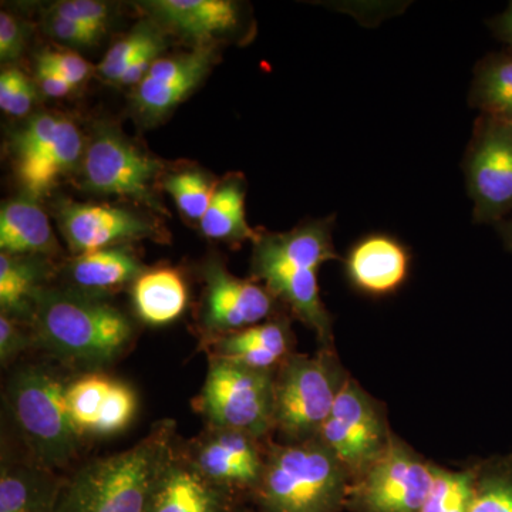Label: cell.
Instances as JSON below:
<instances>
[{
  "instance_id": "1",
  "label": "cell",
  "mask_w": 512,
  "mask_h": 512,
  "mask_svg": "<svg viewBox=\"0 0 512 512\" xmlns=\"http://www.w3.org/2000/svg\"><path fill=\"white\" fill-rule=\"evenodd\" d=\"M175 450L174 421H160L136 446L79 468L62 483L55 512H147Z\"/></svg>"
},
{
  "instance_id": "2",
  "label": "cell",
  "mask_w": 512,
  "mask_h": 512,
  "mask_svg": "<svg viewBox=\"0 0 512 512\" xmlns=\"http://www.w3.org/2000/svg\"><path fill=\"white\" fill-rule=\"evenodd\" d=\"M332 220L308 222L282 234L259 235L254 241L252 275L274 298L291 306L320 342H332V325L320 299V266L335 259Z\"/></svg>"
},
{
  "instance_id": "3",
  "label": "cell",
  "mask_w": 512,
  "mask_h": 512,
  "mask_svg": "<svg viewBox=\"0 0 512 512\" xmlns=\"http://www.w3.org/2000/svg\"><path fill=\"white\" fill-rule=\"evenodd\" d=\"M29 320L33 342L64 362L107 365L134 338L133 323L120 309L84 293L45 288Z\"/></svg>"
},
{
  "instance_id": "4",
  "label": "cell",
  "mask_w": 512,
  "mask_h": 512,
  "mask_svg": "<svg viewBox=\"0 0 512 512\" xmlns=\"http://www.w3.org/2000/svg\"><path fill=\"white\" fill-rule=\"evenodd\" d=\"M348 470L316 439L276 444L252 491L259 512H339L346 507Z\"/></svg>"
},
{
  "instance_id": "5",
  "label": "cell",
  "mask_w": 512,
  "mask_h": 512,
  "mask_svg": "<svg viewBox=\"0 0 512 512\" xmlns=\"http://www.w3.org/2000/svg\"><path fill=\"white\" fill-rule=\"evenodd\" d=\"M69 382L46 366L20 367L8 386L10 412L36 464L46 470L67 466L84 437L67 409Z\"/></svg>"
},
{
  "instance_id": "6",
  "label": "cell",
  "mask_w": 512,
  "mask_h": 512,
  "mask_svg": "<svg viewBox=\"0 0 512 512\" xmlns=\"http://www.w3.org/2000/svg\"><path fill=\"white\" fill-rule=\"evenodd\" d=\"M346 379L326 349L316 356H289L282 363L275 373L274 429L286 443L319 436Z\"/></svg>"
},
{
  "instance_id": "7",
  "label": "cell",
  "mask_w": 512,
  "mask_h": 512,
  "mask_svg": "<svg viewBox=\"0 0 512 512\" xmlns=\"http://www.w3.org/2000/svg\"><path fill=\"white\" fill-rule=\"evenodd\" d=\"M275 373L211 357L198 409L210 429L261 439L274 429Z\"/></svg>"
},
{
  "instance_id": "8",
  "label": "cell",
  "mask_w": 512,
  "mask_h": 512,
  "mask_svg": "<svg viewBox=\"0 0 512 512\" xmlns=\"http://www.w3.org/2000/svg\"><path fill=\"white\" fill-rule=\"evenodd\" d=\"M84 141L79 127L63 114H36L13 136L16 177L28 197L49 194L80 163Z\"/></svg>"
},
{
  "instance_id": "9",
  "label": "cell",
  "mask_w": 512,
  "mask_h": 512,
  "mask_svg": "<svg viewBox=\"0 0 512 512\" xmlns=\"http://www.w3.org/2000/svg\"><path fill=\"white\" fill-rule=\"evenodd\" d=\"M318 439L338 457L353 481L383 456L392 441L379 406L349 377Z\"/></svg>"
},
{
  "instance_id": "10",
  "label": "cell",
  "mask_w": 512,
  "mask_h": 512,
  "mask_svg": "<svg viewBox=\"0 0 512 512\" xmlns=\"http://www.w3.org/2000/svg\"><path fill=\"white\" fill-rule=\"evenodd\" d=\"M434 467L392 437L383 456L350 485L346 507L355 512H421Z\"/></svg>"
},
{
  "instance_id": "11",
  "label": "cell",
  "mask_w": 512,
  "mask_h": 512,
  "mask_svg": "<svg viewBox=\"0 0 512 512\" xmlns=\"http://www.w3.org/2000/svg\"><path fill=\"white\" fill-rule=\"evenodd\" d=\"M466 178L477 224H498L512 212V124L481 116L467 150Z\"/></svg>"
},
{
  "instance_id": "12",
  "label": "cell",
  "mask_w": 512,
  "mask_h": 512,
  "mask_svg": "<svg viewBox=\"0 0 512 512\" xmlns=\"http://www.w3.org/2000/svg\"><path fill=\"white\" fill-rule=\"evenodd\" d=\"M160 161L143 153L119 131L100 128L83 157L84 187L96 194L120 195L165 212L153 190Z\"/></svg>"
},
{
  "instance_id": "13",
  "label": "cell",
  "mask_w": 512,
  "mask_h": 512,
  "mask_svg": "<svg viewBox=\"0 0 512 512\" xmlns=\"http://www.w3.org/2000/svg\"><path fill=\"white\" fill-rule=\"evenodd\" d=\"M204 281L202 328L211 339L258 325L274 308L268 289L229 274L220 262H208Z\"/></svg>"
},
{
  "instance_id": "14",
  "label": "cell",
  "mask_w": 512,
  "mask_h": 512,
  "mask_svg": "<svg viewBox=\"0 0 512 512\" xmlns=\"http://www.w3.org/2000/svg\"><path fill=\"white\" fill-rule=\"evenodd\" d=\"M187 456L202 476L231 493H252L264 473L265 456L258 439L242 431L210 429Z\"/></svg>"
},
{
  "instance_id": "15",
  "label": "cell",
  "mask_w": 512,
  "mask_h": 512,
  "mask_svg": "<svg viewBox=\"0 0 512 512\" xmlns=\"http://www.w3.org/2000/svg\"><path fill=\"white\" fill-rule=\"evenodd\" d=\"M67 409L77 431L111 436L127 429L137 412V396L128 384L92 373L67 386Z\"/></svg>"
},
{
  "instance_id": "16",
  "label": "cell",
  "mask_w": 512,
  "mask_h": 512,
  "mask_svg": "<svg viewBox=\"0 0 512 512\" xmlns=\"http://www.w3.org/2000/svg\"><path fill=\"white\" fill-rule=\"evenodd\" d=\"M59 225L70 251L76 255L153 238L157 234L156 228L146 218L111 205H62Z\"/></svg>"
},
{
  "instance_id": "17",
  "label": "cell",
  "mask_w": 512,
  "mask_h": 512,
  "mask_svg": "<svg viewBox=\"0 0 512 512\" xmlns=\"http://www.w3.org/2000/svg\"><path fill=\"white\" fill-rule=\"evenodd\" d=\"M212 63L211 45L197 46L194 52L185 55L158 59L134 93L138 113L150 121L163 119L200 86Z\"/></svg>"
},
{
  "instance_id": "18",
  "label": "cell",
  "mask_w": 512,
  "mask_h": 512,
  "mask_svg": "<svg viewBox=\"0 0 512 512\" xmlns=\"http://www.w3.org/2000/svg\"><path fill=\"white\" fill-rule=\"evenodd\" d=\"M232 494L202 476L190 457L177 448L158 481L147 512H235Z\"/></svg>"
},
{
  "instance_id": "19",
  "label": "cell",
  "mask_w": 512,
  "mask_h": 512,
  "mask_svg": "<svg viewBox=\"0 0 512 512\" xmlns=\"http://www.w3.org/2000/svg\"><path fill=\"white\" fill-rule=\"evenodd\" d=\"M350 281L360 291L384 295L406 281L409 255L402 244L387 235H372L353 247L346 262Z\"/></svg>"
},
{
  "instance_id": "20",
  "label": "cell",
  "mask_w": 512,
  "mask_h": 512,
  "mask_svg": "<svg viewBox=\"0 0 512 512\" xmlns=\"http://www.w3.org/2000/svg\"><path fill=\"white\" fill-rule=\"evenodd\" d=\"M165 25L198 46H208L215 36L237 28V3L229 0H156L147 3Z\"/></svg>"
},
{
  "instance_id": "21",
  "label": "cell",
  "mask_w": 512,
  "mask_h": 512,
  "mask_svg": "<svg viewBox=\"0 0 512 512\" xmlns=\"http://www.w3.org/2000/svg\"><path fill=\"white\" fill-rule=\"evenodd\" d=\"M214 355L256 370H274L288 359L289 330L279 320L258 323L239 332L212 339Z\"/></svg>"
},
{
  "instance_id": "22",
  "label": "cell",
  "mask_w": 512,
  "mask_h": 512,
  "mask_svg": "<svg viewBox=\"0 0 512 512\" xmlns=\"http://www.w3.org/2000/svg\"><path fill=\"white\" fill-rule=\"evenodd\" d=\"M0 249L5 254L43 256L60 251L46 212L35 198H16L0 210Z\"/></svg>"
},
{
  "instance_id": "23",
  "label": "cell",
  "mask_w": 512,
  "mask_h": 512,
  "mask_svg": "<svg viewBox=\"0 0 512 512\" xmlns=\"http://www.w3.org/2000/svg\"><path fill=\"white\" fill-rule=\"evenodd\" d=\"M138 318L151 326H164L180 318L187 308L188 291L177 269L144 271L131 288Z\"/></svg>"
},
{
  "instance_id": "24",
  "label": "cell",
  "mask_w": 512,
  "mask_h": 512,
  "mask_svg": "<svg viewBox=\"0 0 512 512\" xmlns=\"http://www.w3.org/2000/svg\"><path fill=\"white\" fill-rule=\"evenodd\" d=\"M62 483L52 471L25 464H2L0 512H55Z\"/></svg>"
},
{
  "instance_id": "25",
  "label": "cell",
  "mask_w": 512,
  "mask_h": 512,
  "mask_svg": "<svg viewBox=\"0 0 512 512\" xmlns=\"http://www.w3.org/2000/svg\"><path fill=\"white\" fill-rule=\"evenodd\" d=\"M143 265L126 248H107L77 255L70 262L69 278L84 295L113 291L136 281L143 274Z\"/></svg>"
},
{
  "instance_id": "26",
  "label": "cell",
  "mask_w": 512,
  "mask_h": 512,
  "mask_svg": "<svg viewBox=\"0 0 512 512\" xmlns=\"http://www.w3.org/2000/svg\"><path fill=\"white\" fill-rule=\"evenodd\" d=\"M46 264L39 256L0 255V308L16 320L30 319L37 295L43 291Z\"/></svg>"
},
{
  "instance_id": "27",
  "label": "cell",
  "mask_w": 512,
  "mask_h": 512,
  "mask_svg": "<svg viewBox=\"0 0 512 512\" xmlns=\"http://www.w3.org/2000/svg\"><path fill=\"white\" fill-rule=\"evenodd\" d=\"M245 185L239 178H229L215 190L204 217L201 231L205 237L217 241H255L258 234L249 227L245 211Z\"/></svg>"
},
{
  "instance_id": "28",
  "label": "cell",
  "mask_w": 512,
  "mask_h": 512,
  "mask_svg": "<svg viewBox=\"0 0 512 512\" xmlns=\"http://www.w3.org/2000/svg\"><path fill=\"white\" fill-rule=\"evenodd\" d=\"M470 101L483 116L512 124V55L497 53L478 64Z\"/></svg>"
},
{
  "instance_id": "29",
  "label": "cell",
  "mask_w": 512,
  "mask_h": 512,
  "mask_svg": "<svg viewBox=\"0 0 512 512\" xmlns=\"http://www.w3.org/2000/svg\"><path fill=\"white\" fill-rule=\"evenodd\" d=\"M477 473L434 467L433 484L421 512H468L476 493Z\"/></svg>"
},
{
  "instance_id": "30",
  "label": "cell",
  "mask_w": 512,
  "mask_h": 512,
  "mask_svg": "<svg viewBox=\"0 0 512 512\" xmlns=\"http://www.w3.org/2000/svg\"><path fill=\"white\" fill-rule=\"evenodd\" d=\"M164 190L173 197L185 217L201 221L217 188L200 171H184L165 178Z\"/></svg>"
},
{
  "instance_id": "31",
  "label": "cell",
  "mask_w": 512,
  "mask_h": 512,
  "mask_svg": "<svg viewBox=\"0 0 512 512\" xmlns=\"http://www.w3.org/2000/svg\"><path fill=\"white\" fill-rule=\"evenodd\" d=\"M468 512H512V461L477 474L476 493Z\"/></svg>"
},
{
  "instance_id": "32",
  "label": "cell",
  "mask_w": 512,
  "mask_h": 512,
  "mask_svg": "<svg viewBox=\"0 0 512 512\" xmlns=\"http://www.w3.org/2000/svg\"><path fill=\"white\" fill-rule=\"evenodd\" d=\"M157 36L158 33L147 25L138 26L107 52L99 64L100 76L109 82H119L121 74L126 72L127 67Z\"/></svg>"
},
{
  "instance_id": "33",
  "label": "cell",
  "mask_w": 512,
  "mask_h": 512,
  "mask_svg": "<svg viewBox=\"0 0 512 512\" xmlns=\"http://www.w3.org/2000/svg\"><path fill=\"white\" fill-rule=\"evenodd\" d=\"M37 99L36 84L22 70L6 69L0 74V109L9 116L29 114Z\"/></svg>"
},
{
  "instance_id": "34",
  "label": "cell",
  "mask_w": 512,
  "mask_h": 512,
  "mask_svg": "<svg viewBox=\"0 0 512 512\" xmlns=\"http://www.w3.org/2000/svg\"><path fill=\"white\" fill-rule=\"evenodd\" d=\"M50 12L79 23L84 28L92 29L101 36L106 32L107 23L110 20L109 6L96 0H64L56 3Z\"/></svg>"
},
{
  "instance_id": "35",
  "label": "cell",
  "mask_w": 512,
  "mask_h": 512,
  "mask_svg": "<svg viewBox=\"0 0 512 512\" xmlns=\"http://www.w3.org/2000/svg\"><path fill=\"white\" fill-rule=\"evenodd\" d=\"M36 66L53 70L76 87L92 74V66L89 62L76 53L45 52L37 57Z\"/></svg>"
},
{
  "instance_id": "36",
  "label": "cell",
  "mask_w": 512,
  "mask_h": 512,
  "mask_svg": "<svg viewBox=\"0 0 512 512\" xmlns=\"http://www.w3.org/2000/svg\"><path fill=\"white\" fill-rule=\"evenodd\" d=\"M46 28L50 35L73 47H89L96 45L101 39L100 33L94 32L89 28L74 23L72 20L64 19L55 13L49 12L46 18Z\"/></svg>"
},
{
  "instance_id": "37",
  "label": "cell",
  "mask_w": 512,
  "mask_h": 512,
  "mask_svg": "<svg viewBox=\"0 0 512 512\" xmlns=\"http://www.w3.org/2000/svg\"><path fill=\"white\" fill-rule=\"evenodd\" d=\"M30 338L18 325V320L2 313L0 315V360L9 365L28 349Z\"/></svg>"
},
{
  "instance_id": "38",
  "label": "cell",
  "mask_w": 512,
  "mask_h": 512,
  "mask_svg": "<svg viewBox=\"0 0 512 512\" xmlns=\"http://www.w3.org/2000/svg\"><path fill=\"white\" fill-rule=\"evenodd\" d=\"M26 45V30L19 19L10 13H0V59H18Z\"/></svg>"
},
{
  "instance_id": "39",
  "label": "cell",
  "mask_w": 512,
  "mask_h": 512,
  "mask_svg": "<svg viewBox=\"0 0 512 512\" xmlns=\"http://www.w3.org/2000/svg\"><path fill=\"white\" fill-rule=\"evenodd\" d=\"M163 49V39L158 35L156 39L136 57V60L127 67L126 72L121 74L117 84H120V86H134V84H137L138 86L141 80L150 72L151 66L157 62L158 56H160L161 50Z\"/></svg>"
},
{
  "instance_id": "40",
  "label": "cell",
  "mask_w": 512,
  "mask_h": 512,
  "mask_svg": "<svg viewBox=\"0 0 512 512\" xmlns=\"http://www.w3.org/2000/svg\"><path fill=\"white\" fill-rule=\"evenodd\" d=\"M36 79L37 86L42 89V92L46 96L55 97V99L69 96L76 89L74 84L67 82L60 74L46 69V67L36 66Z\"/></svg>"
},
{
  "instance_id": "41",
  "label": "cell",
  "mask_w": 512,
  "mask_h": 512,
  "mask_svg": "<svg viewBox=\"0 0 512 512\" xmlns=\"http://www.w3.org/2000/svg\"><path fill=\"white\" fill-rule=\"evenodd\" d=\"M491 28H493L498 39L503 40L512 49V2L501 15L493 19Z\"/></svg>"
},
{
  "instance_id": "42",
  "label": "cell",
  "mask_w": 512,
  "mask_h": 512,
  "mask_svg": "<svg viewBox=\"0 0 512 512\" xmlns=\"http://www.w3.org/2000/svg\"><path fill=\"white\" fill-rule=\"evenodd\" d=\"M501 237H503L505 245L512 251V218L498 222Z\"/></svg>"
}]
</instances>
